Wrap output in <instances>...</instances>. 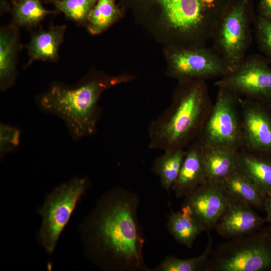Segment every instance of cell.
I'll return each instance as SVG.
<instances>
[{
    "label": "cell",
    "mask_w": 271,
    "mask_h": 271,
    "mask_svg": "<svg viewBox=\"0 0 271 271\" xmlns=\"http://www.w3.org/2000/svg\"><path fill=\"white\" fill-rule=\"evenodd\" d=\"M255 17L251 0H230L219 18L211 40V47L221 58L228 73L246 57Z\"/></svg>",
    "instance_id": "cell-5"
},
{
    "label": "cell",
    "mask_w": 271,
    "mask_h": 271,
    "mask_svg": "<svg viewBox=\"0 0 271 271\" xmlns=\"http://www.w3.org/2000/svg\"><path fill=\"white\" fill-rule=\"evenodd\" d=\"M243 150L271 156V117L260 102L239 97Z\"/></svg>",
    "instance_id": "cell-11"
},
{
    "label": "cell",
    "mask_w": 271,
    "mask_h": 271,
    "mask_svg": "<svg viewBox=\"0 0 271 271\" xmlns=\"http://www.w3.org/2000/svg\"><path fill=\"white\" fill-rule=\"evenodd\" d=\"M214 85L239 97L270 102L271 68L260 56L250 55L236 69L216 81Z\"/></svg>",
    "instance_id": "cell-9"
},
{
    "label": "cell",
    "mask_w": 271,
    "mask_h": 271,
    "mask_svg": "<svg viewBox=\"0 0 271 271\" xmlns=\"http://www.w3.org/2000/svg\"><path fill=\"white\" fill-rule=\"evenodd\" d=\"M17 26L14 23L0 30V87H11L17 76L16 61L20 48Z\"/></svg>",
    "instance_id": "cell-16"
},
{
    "label": "cell",
    "mask_w": 271,
    "mask_h": 271,
    "mask_svg": "<svg viewBox=\"0 0 271 271\" xmlns=\"http://www.w3.org/2000/svg\"><path fill=\"white\" fill-rule=\"evenodd\" d=\"M253 26L258 47L271 61V21L256 15Z\"/></svg>",
    "instance_id": "cell-26"
},
{
    "label": "cell",
    "mask_w": 271,
    "mask_h": 271,
    "mask_svg": "<svg viewBox=\"0 0 271 271\" xmlns=\"http://www.w3.org/2000/svg\"><path fill=\"white\" fill-rule=\"evenodd\" d=\"M166 228L180 244L190 248L195 240L205 229L202 225L185 208L171 212Z\"/></svg>",
    "instance_id": "cell-19"
},
{
    "label": "cell",
    "mask_w": 271,
    "mask_h": 271,
    "mask_svg": "<svg viewBox=\"0 0 271 271\" xmlns=\"http://www.w3.org/2000/svg\"><path fill=\"white\" fill-rule=\"evenodd\" d=\"M126 79L99 75L87 77L74 85L54 83L38 96L36 104L43 112L60 118L73 139L79 140L96 131L102 93Z\"/></svg>",
    "instance_id": "cell-3"
},
{
    "label": "cell",
    "mask_w": 271,
    "mask_h": 271,
    "mask_svg": "<svg viewBox=\"0 0 271 271\" xmlns=\"http://www.w3.org/2000/svg\"><path fill=\"white\" fill-rule=\"evenodd\" d=\"M65 25L51 26L40 30L32 36L27 48L29 56L28 64L36 60L55 61L66 31Z\"/></svg>",
    "instance_id": "cell-17"
},
{
    "label": "cell",
    "mask_w": 271,
    "mask_h": 271,
    "mask_svg": "<svg viewBox=\"0 0 271 271\" xmlns=\"http://www.w3.org/2000/svg\"><path fill=\"white\" fill-rule=\"evenodd\" d=\"M257 15L271 21V0H259Z\"/></svg>",
    "instance_id": "cell-28"
},
{
    "label": "cell",
    "mask_w": 271,
    "mask_h": 271,
    "mask_svg": "<svg viewBox=\"0 0 271 271\" xmlns=\"http://www.w3.org/2000/svg\"><path fill=\"white\" fill-rule=\"evenodd\" d=\"M140 199L122 187L103 194L81 225L86 256L103 269L149 271L145 238L138 219Z\"/></svg>",
    "instance_id": "cell-1"
},
{
    "label": "cell",
    "mask_w": 271,
    "mask_h": 271,
    "mask_svg": "<svg viewBox=\"0 0 271 271\" xmlns=\"http://www.w3.org/2000/svg\"><path fill=\"white\" fill-rule=\"evenodd\" d=\"M21 131L17 127L1 122L0 124V155H6L17 148L20 145Z\"/></svg>",
    "instance_id": "cell-27"
},
{
    "label": "cell",
    "mask_w": 271,
    "mask_h": 271,
    "mask_svg": "<svg viewBox=\"0 0 271 271\" xmlns=\"http://www.w3.org/2000/svg\"><path fill=\"white\" fill-rule=\"evenodd\" d=\"M89 185L87 177H75L56 187L46 197L38 210L42 218L38 240L48 253L53 252L61 233Z\"/></svg>",
    "instance_id": "cell-7"
},
{
    "label": "cell",
    "mask_w": 271,
    "mask_h": 271,
    "mask_svg": "<svg viewBox=\"0 0 271 271\" xmlns=\"http://www.w3.org/2000/svg\"><path fill=\"white\" fill-rule=\"evenodd\" d=\"M265 222V218L261 217L251 206L229 198L226 209L214 228L220 236L229 239L254 233L261 229Z\"/></svg>",
    "instance_id": "cell-13"
},
{
    "label": "cell",
    "mask_w": 271,
    "mask_h": 271,
    "mask_svg": "<svg viewBox=\"0 0 271 271\" xmlns=\"http://www.w3.org/2000/svg\"><path fill=\"white\" fill-rule=\"evenodd\" d=\"M202 161L208 182L222 183L238 170L239 150L227 147L202 145Z\"/></svg>",
    "instance_id": "cell-15"
},
{
    "label": "cell",
    "mask_w": 271,
    "mask_h": 271,
    "mask_svg": "<svg viewBox=\"0 0 271 271\" xmlns=\"http://www.w3.org/2000/svg\"><path fill=\"white\" fill-rule=\"evenodd\" d=\"M228 197L245 203L252 207L264 209V198L238 170L222 183Z\"/></svg>",
    "instance_id": "cell-20"
},
{
    "label": "cell",
    "mask_w": 271,
    "mask_h": 271,
    "mask_svg": "<svg viewBox=\"0 0 271 271\" xmlns=\"http://www.w3.org/2000/svg\"><path fill=\"white\" fill-rule=\"evenodd\" d=\"M238 170L265 198L271 195V161L265 156L240 150Z\"/></svg>",
    "instance_id": "cell-18"
},
{
    "label": "cell",
    "mask_w": 271,
    "mask_h": 271,
    "mask_svg": "<svg viewBox=\"0 0 271 271\" xmlns=\"http://www.w3.org/2000/svg\"><path fill=\"white\" fill-rule=\"evenodd\" d=\"M207 182L202 145L197 138L187 147L178 176L171 189L176 197L180 198Z\"/></svg>",
    "instance_id": "cell-14"
},
{
    "label": "cell",
    "mask_w": 271,
    "mask_h": 271,
    "mask_svg": "<svg viewBox=\"0 0 271 271\" xmlns=\"http://www.w3.org/2000/svg\"><path fill=\"white\" fill-rule=\"evenodd\" d=\"M12 2L13 23L17 26L35 27L47 15L56 13L46 9L41 0H15Z\"/></svg>",
    "instance_id": "cell-22"
},
{
    "label": "cell",
    "mask_w": 271,
    "mask_h": 271,
    "mask_svg": "<svg viewBox=\"0 0 271 271\" xmlns=\"http://www.w3.org/2000/svg\"><path fill=\"white\" fill-rule=\"evenodd\" d=\"M14 1H15V0H12V2Z\"/></svg>",
    "instance_id": "cell-30"
},
{
    "label": "cell",
    "mask_w": 271,
    "mask_h": 271,
    "mask_svg": "<svg viewBox=\"0 0 271 271\" xmlns=\"http://www.w3.org/2000/svg\"><path fill=\"white\" fill-rule=\"evenodd\" d=\"M271 270V226L229 239L213 250L206 271Z\"/></svg>",
    "instance_id": "cell-6"
},
{
    "label": "cell",
    "mask_w": 271,
    "mask_h": 271,
    "mask_svg": "<svg viewBox=\"0 0 271 271\" xmlns=\"http://www.w3.org/2000/svg\"><path fill=\"white\" fill-rule=\"evenodd\" d=\"M184 198L182 207L187 210L205 230L214 227L229 201L222 183L208 181Z\"/></svg>",
    "instance_id": "cell-12"
},
{
    "label": "cell",
    "mask_w": 271,
    "mask_h": 271,
    "mask_svg": "<svg viewBox=\"0 0 271 271\" xmlns=\"http://www.w3.org/2000/svg\"><path fill=\"white\" fill-rule=\"evenodd\" d=\"M171 54L170 73L179 81L220 78L228 69L219 55L206 46H182Z\"/></svg>",
    "instance_id": "cell-10"
},
{
    "label": "cell",
    "mask_w": 271,
    "mask_h": 271,
    "mask_svg": "<svg viewBox=\"0 0 271 271\" xmlns=\"http://www.w3.org/2000/svg\"><path fill=\"white\" fill-rule=\"evenodd\" d=\"M205 251L200 255L188 259H181L168 255L155 267L154 271H200L205 270L213 251L212 239L210 234Z\"/></svg>",
    "instance_id": "cell-23"
},
{
    "label": "cell",
    "mask_w": 271,
    "mask_h": 271,
    "mask_svg": "<svg viewBox=\"0 0 271 271\" xmlns=\"http://www.w3.org/2000/svg\"><path fill=\"white\" fill-rule=\"evenodd\" d=\"M215 102L197 138L204 146H223L240 150L242 146L239 96L218 88Z\"/></svg>",
    "instance_id": "cell-8"
},
{
    "label": "cell",
    "mask_w": 271,
    "mask_h": 271,
    "mask_svg": "<svg viewBox=\"0 0 271 271\" xmlns=\"http://www.w3.org/2000/svg\"><path fill=\"white\" fill-rule=\"evenodd\" d=\"M270 103H271V102H270Z\"/></svg>",
    "instance_id": "cell-31"
},
{
    "label": "cell",
    "mask_w": 271,
    "mask_h": 271,
    "mask_svg": "<svg viewBox=\"0 0 271 271\" xmlns=\"http://www.w3.org/2000/svg\"><path fill=\"white\" fill-rule=\"evenodd\" d=\"M119 15L115 0H97L87 20L88 31L92 34L100 33L113 23Z\"/></svg>",
    "instance_id": "cell-24"
},
{
    "label": "cell",
    "mask_w": 271,
    "mask_h": 271,
    "mask_svg": "<svg viewBox=\"0 0 271 271\" xmlns=\"http://www.w3.org/2000/svg\"><path fill=\"white\" fill-rule=\"evenodd\" d=\"M213 104L206 80L179 81L169 106L148 127L149 148L185 149L199 136Z\"/></svg>",
    "instance_id": "cell-2"
},
{
    "label": "cell",
    "mask_w": 271,
    "mask_h": 271,
    "mask_svg": "<svg viewBox=\"0 0 271 271\" xmlns=\"http://www.w3.org/2000/svg\"><path fill=\"white\" fill-rule=\"evenodd\" d=\"M97 0H46L66 17L78 23L87 21Z\"/></svg>",
    "instance_id": "cell-25"
},
{
    "label": "cell",
    "mask_w": 271,
    "mask_h": 271,
    "mask_svg": "<svg viewBox=\"0 0 271 271\" xmlns=\"http://www.w3.org/2000/svg\"><path fill=\"white\" fill-rule=\"evenodd\" d=\"M185 154L183 149L166 150L153 163V173L159 177L162 187L168 192L177 179Z\"/></svg>",
    "instance_id": "cell-21"
},
{
    "label": "cell",
    "mask_w": 271,
    "mask_h": 271,
    "mask_svg": "<svg viewBox=\"0 0 271 271\" xmlns=\"http://www.w3.org/2000/svg\"><path fill=\"white\" fill-rule=\"evenodd\" d=\"M264 209L266 213L265 220L268 222L271 226V195L264 198Z\"/></svg>",
    "instance_id": "cell-29"
},
{
    "label": "cell",
    "mask_w": 271,
    "mask_h": 271,
    "mask_svg": "<svg viewBox=\"0 0 271 271\" xmlns=\"http://www.w3.org/2000/svg\"><path fill=\"white\" fill-rule=\"evenodd\" d=\"M137 1L156 8L184 46H202L211 40L230 0Z\"/></svg>",
    "instance_id": "cell-4"
}]
</instances>
